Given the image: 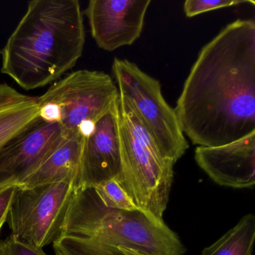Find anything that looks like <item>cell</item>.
Segmentation results:
<instances>
[{
	"label": "cell",
	"mask_w": 255,
	"mask_h": 255,
	"mask_svg": "<svg viewBox=\"0 0 255 255\" xmlns=\"http://www.w3.org/2000/svg\"><path fill=\"white\" fill-rule=\"evenodd\" d=\"M94 188L103 204L108 208L129 211L138 209L116 179L107 180Z\"/></svg>",
	"instance_id": "obj_16"
},
{
	"label": "cell",
	"mask_w": 255,
	"mask_h": 255,
	"mask_svg": "<svg viewBox=\"0 0 255 255\" xmlns=\"http://www.w3.org/2000/svg\"><path fill=\"white\" fill-rule=\"evenodd\" d=\"M119 139L122 173L119 183L137 208L163 222L174 163L162 153L129 101L121 95Z\"/></svg>",
	"instance_id": "obj_4"
},
{
	"label": "cell",
	"mask_w": 255,
	"mask_h": 255,
	"mask_svg": "<svg viewBox=\"0 0 255 255\" xmlns=\"http://www.w3.org/2000/svg\"><path fill=\"white\" fill-rule=\"evenodd\" d=\"M150 0H91L85 11L98 47L112 52L129 46L142 33Z\"/></svg>",
	"instance_id": "obj_9"
},
{
	"label": "cell",
	"mask_w": 255,
	"mask_h": 255,
	"mask_svg": "<svg viewBox=\"0 0 255 255\" xmlns=\"http://www.w3.org/2000/svg\"><path fill=\"white\" fill-rule=\"evenodd\" d=\"M63 138L60 125L41 119L0 149V189L19 186Z\"/></svg>",
	"instance_id": "obj_10"
},
{
	"label": "cell",
	"mask_w": 255,
	"mask_h": 255,
	"mask_svg": "<svg viewBox=\"0 0 255 255\" xmlns=\"http://www.w3.org/2000/svg\"><path fill=\"white\" fill-rule=\"evenodd\" d=\"M39 119L36 97L24 95L5 83H0V149L30 129Z\"/></svg>",
	"instance_id": "obj_13"
},
{
	"label": "cell",
	"mask_w": 255,
	"mask_h": 255,
	"mask_svg": "<svg viewBox=\"0 0 255 255\" xmlns=\"http://www.w3.org/2000/svg\"><path fill=\"white\" fill-rule=\"evenodd\" d=\"M198 166L218 184L243 189L255 183V132L224 145L198 146Z\"/></svg>",
	"instance_id": "obj_11"
},
{
	"label": "cell",
	"mask_w": 255,
	"mask_h": 255,
	"mask_svg": "<svg viewBox=\"0 0 255 255\" xmlns=\"http://www.w3.org/2000/svg\"><path fill=\"white\" fill-rule=\"evenodd\" d=\"M113 72L119 95L129 101L162 153L175 164L185 154L189 144L175 110L162 95L159 82L127 59L116 58Z\"/></svg>",
	"instance_id": "obj_5"
},
{
	"label": "cell",
	"mask_w": 255,
	"mask_h": 255,
	"mask_svg": "<svg viewBox=\"0 0 255 255\" xmlns=\"http://www.w3.org/2000/svg\"><path fill=\"white\" fill-rule=\"evenodd\" d=\"M119 249L126 255H143L142 254L139 253V252L133 250V249H125V248L122 247H119Z\"/></svg>",
	"instance_id": "obj_20"
},
{
	"label": "cell",
	"mask_w": 255,
	"mask_h": 255,
	"mask_svg": "<svg viewBox=\"0 0 255 255\" xmlns=\"http://www.w3.org/2000/svg\"><path fill=\"white\" fill-rule=\"evenodd\" d=\"M119 97L109 74L83 69L67 74L37 98L38 104H52L58 109L63 136H68L78 133L82 125L95 124Z\"/></svg>",
	"instance_id": "obj_7"
},
{
	"label": "cell",
	"mask_w": 255,
	"mask_h": 255,
	"mask_svg": "<svg viewBox=\"0 0 255 255\" xmlns=\"http://www.w3.org/2000/svg\"><path fill=\"white\" fill-rule=\"evenodd\" d=\"M83 141L79 132L63 136L57 147L19 186L32 188L70 180L75 188Z\"/></svg>",
	"instance_id": "obj_12"
},
{
	"label": "cell",
	"mask_w": 255,
	"mask_h": 255,
	"mask_svg": "<svg viewBox=\"0 0 255 255\" xmlns=\"http://www.w3.org/2000/svg\"><path fill=\"white\" fill-rule=\"evenodd\" d=\"M174 110L196 145H224L255 132L253 20L229 23L201 49Z\"/></svg>",
	"instance_id": "obj_1"
},
{
	"label": "cell",
	"mask_w": 255,
	"mask_h": 255,
	"mask_svg": "<svg viewBox=\"0 0 255 255\" xmlns=\"http://www.w3.org/2000/svg\"><path fill=\"white\" fill-rule=\"evenodd\" d=\"M74 191L70 180L32 188L17 186L6 221L11 237L38 249L53 244L62 236Z\"/></svg>",
	"instance_id": "obj_6"
},
{
	"label": "cell",
	"mask_w": 255,
	"mask_h": 255,
	"mask_svg": "<svg viewBox=\"0 0 255 255\" xmlns=\"http://www.w3.org/2000/svg\"><path fill=\"white\" fill-rule=\"evenodd\" d=\"M122 173L119 97L84 138L75 189L95 187L112 179L119 181Z\"/></svg>",
	"instance_id": "obj_8"
},
{
	"label": "cell",
	"mask_w": 255,
	"mask_h": 255,
	"mask_svg": "<svg viewBox=\"0 0 255 255\" xmlns=\"http://www.w3.org/2000/svg\"><path fill=\"white\" fill-rule=\"evenodd\" d=\"M243 4L255 5V2L252 0H186L183 4V11L186 17H193L208 11Z\"/></svg>",
	"instance_id": "obj_17"
},
{
	"label": "cell",
	"mask_w": 255,
	"mask_h": 255,
	"mask_svg": "<svg viewBox=\"0 0 255 255\" xmlns=\"http://www.w3.org/2000/svg\"><path fill=\"white\" fill-rule=\"evenodd\" d=\"M255 239V216L247 214L201 255H252Z\"/></svg>",
	"instance_id": "obj_14"
},
{
	"label": "cell",
	"mask_w": 255,
	"mask_h": 255,
	"mask_svg": "<svg viewBox=\"0 0 255 255\" xmlns=\"http://www.w3.org/2000/svg\"><path fill=\"white\" fill-rule=\"evenodd\" d=\"M86 31L78 0H32L2 49V74L26 90L57 81L83 55Z\"/></svg>",
	"instance_id": "obj_2"
},
{
	"label": "cell",
	"mask_w": 255,
	"mask_h": 255,
	"mask_svg": "<svg viewBox=\"0 0 255 255\" xmlns=\"http://www.w3.org/2000/svg\"><path fill=\"white\" fill-rule=\"evenodd\" d=\"M87 237L143 255H183L186 249L177 234L139 209L106 207L94 187L75 189L62 236Z\"/></svg>",
	"instance_id": "obj_3"
},
{
	"label": "cell",
	"mask_w": 255,
	"mask_h": 255,
	"mask_svg": "<svg viewBox=\"0 0 255 255\" xmlns=\"http://www.w3.org/2000/svg\"><path fill=\"white\" fill-rule=\"evenodd\" d=\"M0 255H47L43 249L20 243L11 235L0 241Z\"/></svg>",
	"instance_id": "obj_18"
},
{
	"label": "cell",
	"mask_w": 255,
	"mask_h": 255,
	"mask_svg": "<svg viewBox=\"0 0 255 255\" xmlns=\"http://www.w3.org/2000/svg\"><path fill=\"white\" fill-rule=\"evenodd\" d=\"M17 186H10L0 189V231L6 222L10 206Z\"/></svg>",
	"instance_id": "obj_19"
},
{
	"label": "cell",
	"mask_w": 255,
	"mask_h": 255,
	"mask_svg": "<svg viewBox=\"0 0 255 255\" xmlns=\"http://www.w3.org/2000/svg\"><path fill=\"white\" fill-rule=\"evenodd\" d=\"M53 246L56 255H126L119 247L79 236H62Z\"/></svg>",
	"instance_id": "obj_15"
}]
</instances>
